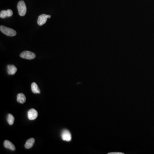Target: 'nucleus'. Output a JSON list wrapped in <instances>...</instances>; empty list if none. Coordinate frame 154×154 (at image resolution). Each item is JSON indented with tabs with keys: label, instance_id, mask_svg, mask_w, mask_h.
<instances>
[{
	"label": "nucleus",
	"instance_id": "f257e3e1",
	"mask_svg": "<svg viewBox=\"0 0 154 154\" xmlns=\"http://www.w3.org/2000/svg\"><path fill=\"white\" fill-rule=\"evenodd\" d=\"M0 30L2 33L7 36L9 37H14L16 35V31L13 29L6 27L5 26L1 25L0 27Z\"/></svg>",
	"mask_w": 154,
	"mask_h": 154
},
{
	"label": "nucleus",
	"instance_id": "f03ea898",
	"mask_svg": "<svg viewBox=\"0 0 154 154\" xmlns=\"http://www.w3.org/2000/svg\"><path fill=\"white\" fill-rule=\"evenodd\" d=\"M17 9L19 15L23 16L26 14L27 12V8L25 3L23 1H20L18 3Z\"/></svg>",
	"mask_w": 154,
	"mask_h": 154
},
{
	"label": "nucleus",
	"instance_id": "7ed1b4c3",
	"mask_svg": "<svg viewBox=\"0 0 154 154\" xmlns=\"http://www.w3.org/2000/svg\"><path fill=\"white\" fill-rule=\"evenodd\" d=\"M21 57L27 60H32L36 57V55L30 51H24L21 53Z\"/></svg>",
	"mask_w": 154,
	"mask_h": 154
},
{
	"label": "nucleus",
	"instance_id": "20e7f679",
	"mask_svg": "<svg viewBox=\"0 0 154 154\" xmlns=\"http://www.w3.org/2000/svg\"><path fill=\"white\" fill-rule=\"evenodd\" d=\"M51 17V15H48L45 14L39 15V16L38 17V20H37V23L38 25L40 26L43 25L46 22L48 19L50 18Z\"/></svg>",
	"mask_w": 154,
	"mask_h": 154
},
{
	"label": "nucleus",
	"instance_id": "39448f33",
	"mask_svg": "<svg viewBox=\"0 0 154 154\" xmlns=\"http://www.w3.org/2000/svg\"><path fill=\"white\" fill-rule=\"evenodd\" d=\"M62 138L63 140L69 142L71 140V134L70 132L67 129L63 131L61 133Z\"/></svg>",
	"mask_w": 154,
	"mask_h": 154
},
{
	"label": "nucleus",
	"instance_id": "423d86ee",
	"mask_svg": "<svg viewBox=\"0 0 154 154\" xmlns=\"http://www.w3.org/2000/svg\"><path fill=\"white\" fill-rule=\"evenodd\" d=\"M27 116H28L29 120H32L37 118L38 116V113L36 110L32 108V109H30V110L28 111Z\"/></svg>",
	"mask_w": 154,
	"mask_h": 154
},
{
	"label": "nucleus",
	"instance_id": "0eeeda50",
	"mask_svg": "<svg viewBox=\"0 0 154 154\" xmlns=\"http://www.w3.org/2000/svg\"><path fill=\"white\" fill-rule=\"evenodd\" d=\"M13 15V12L11 10H7L1 11L0 13V17L1 18H6V17H9L12 16Z\"/></svg>",
	"mask_w": 154,
	"mask_h": 154
},
{
	"label": "nucleus",
	"instance_id": "6e6552de",
	"mask_svg": "<svg viewBox=\"0 0 154 154\" xmlns=\"http://www.w3.org/2000/svg\"><path fill=\"white\" fill-rule=\"evenodd\" d=\"M17 71V69L15 66L13 65H9L7 66V72L9 75H14Z\"/></svg>",
	"mask_w": 154,
	"mask_h": 154
},
{
	"label": "nucleus",
	"instance_id": "1a4fd4ad",
	"mask_svg": "<svg viewBox=\"0 0 154 154\" xmlns=\"http://www.w3.org/2000/svg\"><path fill=\"white\" fill-rule=\"evenodd\" d=\"M4 146L6 148L10 149L11 150H15V147L14 145L10 141L7 140H6L4 141Z\"/></svg>",
	"mask_w": 154,
	"mask_h": 154
},
{
	"label": "nucleus",
	"instance_id": "9d476101",
	"mask_svg": "<svg viewBox=\"0 0 154 154\" xmlns=\"http://www.w3.org/2000/svg\"><path fill=\"white\" fill-rule=\"evenodd\" d=\"M35 139L33 138L29 139L27 141H26L25 146L26 149H30L33 146L34 144Z\"/></svg>",
	"mask_w": 154,
	"mask_h": 154
},
{
	"label": "nucleus",
	"instance_id": "9b49d317",
	"mask_svg": "<svg viewBox=\"0 0 154 154\" xmlns=\"http://www.w3.org/2000/svg\"><path fill=\"white\" fill-rule=\"evenodd\" d=\"M26 98L24 94H18L17 96V101L19 103L24 104L26 102Z\"/></svg>",
	"mask_w": 154,
	"mask_h": 154
},
{
	"label": "nucleus",
	"instance_id": "f8f14e48",
	"mask_svg": "<svg viewBox=\"0 0 154 154\" xmlns=\"http://www.w3.org/2000/svg\"><path fill=\"white\" fill-rule=\"evenodd\" d=\"M31 90L32 92L34 94H39L40 93V90L38 87V86L36 83L33 82L31 84Z\"/></svg>",
	"mask_w": 154,
	"mask_h": 154
},
{
	"label": "nucleus",
	"instance_id": "ddd939ff",
	"mask_svg": "<svg viewBox=\"0 0 154 154\" xmlns=\"http://www.w3.org/2000/svg\"><path fill=\"white\" fill-rule=\"evenodd\" d=\"M14 117L12 114H8L7 120V122L10 125H13L14 122Z\"/></svg>",
	"mask_w": 154,
	"mask_h": 154
},
{
	"label": "nucleus",
	"instance_id": "4468645a",
	"mask_svg": "<svg viewBox=\"0 0 154 154\" xmlns=\"http://www.w3.org/2000/svg\"><path fill=\"white\" fill-rule=\"evenodd\" d=\"M108 154H124V153H122V152H113L109 153Z\"/></svg>",
	"mask_w": 154,
	"mask_h": 154
}]
</instances>
